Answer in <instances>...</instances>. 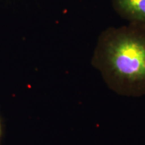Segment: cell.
Returning a JSON list of instances; mask_svg holds the SVG:
<instances>
[{
    "mask_svg": "<svg viewBox=\"0 0 145 145\" xmlns=\"http://www.w3.org/2000/svg\"><path fill=\"white\" fill-rule=\"evenodd\" d=\"M116 12L130 24L145 26V0H112Z\"/></svg>",
    "mask_w": 145,
    "mask_h": 145,
    "instance_id": "7a4b0ae2",
    "label": "cell"
},
{
    "mask_svg": "<svg viewBox=\"0 0 145 145\" xmlns=\"http://www.w3.org/2000/svg\"><path fill=\"white\" fill-rule=\"evenodd\" d=\"M1 133H2V128H1V120H0V138H1Z\"/></svg>",
    "mask_w": 145,
    "mask_h": 145,
    "instance_id": "3957f363",
    "label": "cell"
},
{
    "mask_svg": "<svg viewBox=\"0 0 145 145\" xmlns=\"http://www.w3.org/2000/svg\"><path fill=\"white\" fill-rule=\"evenodd\" d=\"M92 64L109 88L122 95H145V26L130 24L101 34Z\"/></svg>",
    "mask_w": 145,
    "mask_h": 145,
    "instance_id": "6da1fadb",
    "label": "cell"
}]
</instances>
